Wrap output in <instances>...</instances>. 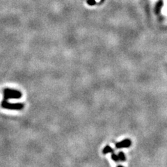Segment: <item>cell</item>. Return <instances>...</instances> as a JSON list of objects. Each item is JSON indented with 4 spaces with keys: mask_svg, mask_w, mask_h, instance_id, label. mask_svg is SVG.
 I'll return each instance as SVG.
<instances>
[{
    "mask_svg": "<svg viewBox=\"0 0 167 167\" xmlns=\"http://www.w3.org/2000/svg\"><path fill=\"white\" fill-rule=\"evenodd\" d=\"M4 99L3 100L7 101L8 99H19L22 97L21 92L17 90H14L11 89H4Z\"/></svg>",
    "mask_w": 167,
    "mask_h": 167,
    "instance_id": "cell-1",
    "label": "cell"
},
{
    "mask_svg": "<svg viewBox=\"0 0 167 167\" xmlns=\"http://www.w3.org/2000/svg\"><path fill=\"white\" fill-rule=\"evenodd\" d=\"M1 105L3 108L11 110H21L25 107V104L23 103H10L6 100H2Z\"/></svg>",
    "mask_w": 167,
    "mask_h": 167,
    "instance_id": "cell-2",
    "label": "cell"
},
{
    "mask_svg": "<svg viewBox=\"0 0 167 167\" xmlns=\"http://www.w3.org/2000/svg\"><path fill=\"white\" fill-rule=\"evenodd\" d=\"M132 144V141L129 139H126L122 141H120L116 143V148H129Z\"/></svg>",
    "mask_w": 167,
    "mask_h": 167,
    "instance_id": "cell-3",
    "label": "cell"
},
{
    "mask_svg": "<svg viewBox=\"0 0 167 167\" xmlns=\"http://www.w3.org/2000/svg\"><path fill=\"white\" fill-rule=\"evenodd\" d=\"M102 153L103 154H107L109 153H114V149L111 147V146H109V145H107L104 148V149L102 150Z\"/></svg>",
    "mask_w": 167,
    "mask_h": 167,
    "instance_id": "cell-4",
    "label": "cell"
},
{
    "mask_svg": "<svg viewBox=\"0 0 167 167\" xmlns=\"http://www.w3.org/2000/svg\"><path fill=\"white\" fill-rule=\"evenodd\" d=\"M118 158H119V161H125V159H126V157H125V155L124 153H122V152H120L118 153Z\"/></svg>",
    "mask_w": 167,
    "mask_h": 167,
    "instance_id": "cell-5",
    "label": "cell"
},
{
    "mask_svg": "<svg viewBox=\"0 0 167 167\" xmlns=\"http://www.w3.org/2000/svg\"><path fill=\"white\" fill-rule=\"evenodd\" d=\"M111 159H112L114 161H116V162L119 161L118 155H116V154H114V153L111 154Z\"/></svg>",
    "mask_w": 167,
    "mask_h": 167,
    "instance_id": "cell-6",
    "label": "cell"
},
{
    "mask_svg": "<svg viewBox=\"0 0 167 167\" xmlns=\"http://www.w3.org/2000/svg\"><path fill=\"white\" fill-rule=\"evenodd\" d=\"M117 167H124L123 166H121V165H119V166H118Z\"/></svg>",
    "mask_w": 167,
    "mask_h": 167,
    "instance_id": "cell-7",
    "label": "cell"
}]
</instances>
